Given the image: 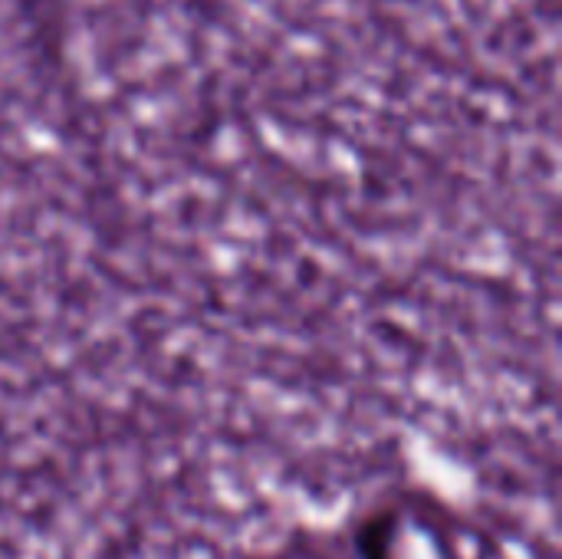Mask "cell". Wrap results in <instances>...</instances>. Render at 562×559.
Instances as JSON below:
<instances>
[{
    "instance_id": "obj_1",
    "label": "cell",
    "mask_w": 562,
    "mask_h": 559,
    "mask_svg": "<svg viewBox=\"0 0 562 559\" xmlns=\"http://www.w3.org/2000/svg\"><path fill=\"white\" fill-rule=\"evenodd\" d=\"M402 534V514L395 507H379L366 514L352 530V547L359 559H395Z\"/></svg>"
},
{
    "instance_id": "obj_2",
    "label": "cell",
    "mask_w": 562,
    "mask_h": 559,
    "mask_svg": "<svg viewBox=\"0 0 562 559\" xmlns=\"http://www.w3.org/2000/svg\"><path fill=\"white\" fill-rule=\"evenodd\" d=\"M0 7L13 10L20 20H26L40 40L53 43L56 49L69 36V16H72V0H0Z\"/></svg>"
},
{
    "instance_id": "obj_3",
    "label": "cell",
    "mask_w": 562,
    "mask_h": 559,
    "mask_svg": "<svg viewBox=\"0 0 562 559\" xmlns=\"http://www.w3.org/2000/svg\"><path fill=\"white\" fill-rule=\"evenodd\" d=\"M3 290H7V283H3V277H0V297H3Z\"/></svg>"
}]
</instances>
